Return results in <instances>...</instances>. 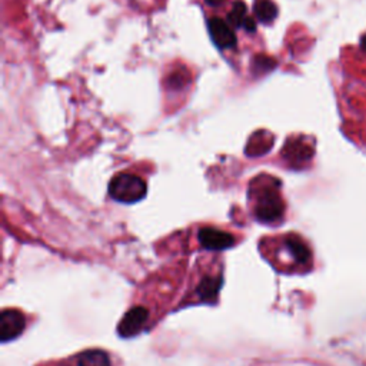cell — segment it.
Returning a JSON list of instances; mask_svg holds the SVG:
<instances>
[{
    "label": "cell",
    "instance_id": "1",
    "mask_svg": "<svg viewBox=\"0 0 366 366\" xmlns=\"http://www.w3.org/2000/svg\"><path fill=\"white\" fill-rule=\"evenodd\" d=\"M255 208L253 213L260 222L272 223L283 216L285 205L279 195V189L273 183H263L262 188L253 190Z\"/></svg>",
    "mask_w": 366,
    "mask_h": 366
},
{
    "label": "cell",
    "instance_id": "2",
    "mask_svg": "<svg viewBox=\"0 0 366 366\" xmlns=\"http://www.w3.org/2000/svg\"><path fill=\"white\" fill-rule=\"evenodd\" d=\"M111 196L122 203H135L142 200L148 193L146 182L131 173H121L115 176L109 185Z\"/></svg>",
    "mask_w": 366,
    "mask_h": 366
},
{
    "label": "cell",
    "instance_id": "3",
    "mask_svg": "<svg viewBox=\"0 0 366 366\" xmlns=\"http://www.w3.org/2000/svg\"><path fill=\"white\" fill-rule=\"evenodd\" d=\"M26 327V317L18 309H5L0 315V333H2V342L16 339L22 335Z\"/></svg>",
    "mask_w": 366,
    "mask_h": 366
},
{
    "label": "cell",
    "instance_id": "4",
    "mask_svg": "<svg viewBox=\"0 0 366 366\" xmlns=\"http://www.w3.org/2000/svg\"><path fill=\"white\" fill-rule=\"evenodd\" d=\"M148 317H149V312L146 307L143 306L132 307L129 312H126V315L122 317L118 326L119 335L123 337H132L138 335L145 327Z\"/></svg>",
    "mask_w": 366,
    "mask_h": 366
},
{
    "label": "cell",
    "instance_id": "5",
    "mask_svg": "<svg viewBox=\"0 0 366 366\" xmlns=\"http://www.w3.org/2000/svg\"><path fill=\"white\" fill-rule=\"evenodd\" d=\"M208 26L213 44L220 49H229L236 45V35L226 21L220 18H212L208 21Z\"/></svg>",
    "mask_w": 366,
    "mask_h": 366
},
{
    "label": "cell",
    "instance_id": "6",
    "mask_svg": "<svg viewBox=\"0 0 366 366\" xmlns=\"http://www.w3.org/2000/svg\"><path fill=\"white\" fill-rule=\"evenodd\" d=\"M199 242L203 248L209 250H223L235 243V238L223 230L215 228H203L199 230Z\"/></svg>",
    "mask_w": 366,
    "mask_h": 366
},
{
    "label": "cell",
    "instance_id": "7",
    "mask_svg": "<svg viewBox=\"0 0 366 366\" xmlns=\"http://www.w3.org/2000/svg\"><path fill=\"white\" fill-rule=\"evenodd\" d=\"M283 248L298 265H307L310 262V250L302 239L296 236H286L283 239Z\"/></svg>",
    "mask_w": 366,
    "mask_h": 366
},
{
    "label": "cell",
    "instance_id": "8",
    "mask_svg": "<svg viewBox=\"0 0 366 366\" xmlns=\"http://www.w3.org/2000/svg\"><path fill=\"white\" fill-rule=\"evenodd\" d=\"M78 366H112L111 357L105 350L89 349L79 355Z\"/></svg>",
    "mask_w": 366,
    "mask_h": 366
},
{
    "label": "cell",
    "instance_id": "9",
    "mask_svg": "<svg viewBox=\"0 0 366 366\" xmlns=\"http://www.w3.org/2000/svg\"><path fill=\"white\" fill-rule=\"evenodd\" d=\"M229 21L238 26V28H243L246 29L248 32H255L256 29V25L255 22L248 16L246 14V8L242 2H235L233 8H232V12L229 15Z\"/></svg>",
    "mask_w": 366,
    "mask_h": 366
},
{
    "label": "cell",
    "instance_id": "10",
    "mask_svg": "<svg viewBox=\"0 0 366 366\" xmlns=\"http://www.w3.org/2000/svg\"><path fill=\"white\" fill-rule=\"evenodd\" d=\"M255 15L260 22L269 24L276 18L278 9L270 2V0H256V2H255Z\"/></svg>",
    "mask_w": 366,
    "mask_h": 366
},
{
    "label": "cell",
    "instance_id": "11",
    "mask_svg": "<svg viewBox=\"0 0 366 366\" xmlns=\"http://www.w3.org/2000/svg\"><path fill=\"white\" fill-rule=\"evenodd\" d=\"M219 290V283H218V279H205L202 283H200V288H199V292H200V296L203 299H209V298H215L216 293Z\"/></svg>",
    "mask_w": 366,
    "mask_h": 366
},
{
    "label": "cell",
    "instance_id": "12",
    "mask_svg": "<svg viewBox=\"0 0 366 366\" xmlns=\"http://www.w3.org/2000/svg\"><path fill=\"white\" fill-rule=\"evenodd\" d=\"M220 2L222 0H206V4L210 6H218V5H220Z\"/></svg>",
    "mask_w": 366,
    "mask_h": 366
},
{
    "label": "cell",
    "instance_id": "13",
    "mask_svg": "<svg viewBox=\"0 0 366 366\" xmlns=\"http://www.w3.org/2000/svg\"><path fill=\"white\" fill-rule=\"evenodd\" d=\"M362 48H363V51L366 52V35L362 38Z\"/></svg>",
    "mask_w": 366,
    "mask_h": 366
}]
</instances>
